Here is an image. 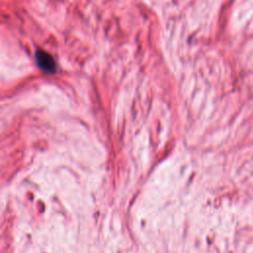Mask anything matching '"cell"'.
Listing matches in <instances>:
<instances>
[{"mask_svg": "<svg viewBox=\"0 0 253 253\" xmlns=\"http://www.w3.org/2000/svg\"><path fill=\"white\" fill-rule=\"evenodd\" d=\"M36 58L39 66L48 72H52L55 69V63L49 53L44 50L39 49L36 53Z\"/></svg>", "mask_w": 253, "mask_h": 253, "instance_id": "obj_1", "label": "cell"}]
</instances>
